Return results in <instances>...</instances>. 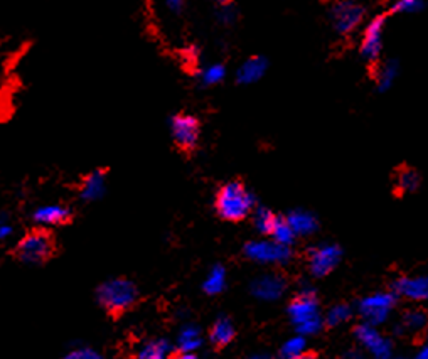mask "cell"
Wrapping results in <instances>:
<instances>
[{"mask_svg":"<svg viewBox=\"0 0 428 359\" xmlns=\"http://www.w3.org/2000/svg\"><path fill=\"white\" fill-rule=\"evenodd\" d=\"M253 194L239 181L226 182L216 193L214 209L225 221H241L253 211Z\"/></svg>","mask_w":428,"mask_h":359,"instance_id":"1","label":"cell"},{"mask_svg":"<svg viewBox=\"0 0 428 359\" xmlns=\"http://www.w3.org/2000/svg\"><path fill=\"white\" fill-rule=\"evenodd\" d=\"M140 292L134 282L129 278H111L103 282L97 290L100 305L110 316H122L138 302Z\"/></svg>","mask_w":428,"mask_h":359,"instance_id":"2","label":"cell"},{"mask_svg":"<svg viewBox=\"0 0 428 359\" xmlns=\"http://www.w3.org/2000/svg\"><path fill=\"white\" fill-rule=\"evenodd\" d=\"M14 255L27 265H41L56 255V239L47 230H33L15 245Z\"/></svg>","mask_w":428,"mask_h":359,"instance_id":"3","label":"cell"},{"mask_svg":"<svg viewBox=\"0 0 428 359\" xmlns=\"http://www.w3.org/2000/svg\"><path fill=\"white\" fill-rule=\"evenodd\" d=\"M289 316L300 336H315L321 333L326 319L319 312V302L315 294H299L289 305Z\"/></svg>","mask_w":428,"mask_h":359,"instance_id":"4","label":"cell"},{"mask_svg":"<svg viewBox=\"0 0 428 359\" xmlns=\"http://www.w3.org/2000/svg\"><path fill=\"white\" fill-rule=\"evenodd\" d=\"M364 7L358 0H334L329 7L332 27L339 35H351L364 21Z\"/></svg>","mask_w":428,"mask_h":359,"instance_id":"5","label":"cell"},{"mask_svg":"<svg viewBox=\"0 0 428 359\" xmlns=\"http://www.w3.org/2000/svg\"><path fill=\"white\" fill-rule=\"evenodd\" d=\"M171 135L181 152L191 154L201 138V123L191 113H177L171 118Z\"/></svg>","mask_w":428,"mask_h":359,"instance_id":"6","label":"cell"},{"mask_svg":"<svg viewBox=\"0 0 428 359\" xmlns=\"http://www.w3.org/2000/svg\"><path fill=\"white\" fill-rule=\"evenodd\" d=\"M245 255L250 260L263 265H283L292 258V250L275 239H257L246 243Z\"/></svg>","mask_w":428,"mask_h":359,"instance_id":"7","label":"cell"},{"mask_svg":"<svg viewBox=\"0 0 428 359\" xmlns=\"http://www.w3.org/2000/svg\"><path fill=\"white\" fill-rule=\"evenodd\" d=\"M395 304V292H376L359 301L358 312L363 317V322L379 326L386 322V319L390 317Z\"/></svg>","mask_w":428,"mask_h":359,"instance_id":"8","label":"cell"},{"mask_svg":"<svg viewBox=\"0 0 428 359\" xmlns=\"http://www.w3.org/2000/svg\"><path fill=\"white\" fill-rule=\"evenodd\" d=\"M342 251L334 243H319L309 250V270L314 277H326L339 265Z\"/></svg>","mask_w":428,"mask_h":359,"instance_id":"9","label":"cell"},{"mask_svg":"<svg viewBox=\"0 0 428 359\" xmlns=\"http://www.w3.org/2000/svg\"><path fill=\"white\" fill-rule=\"evenodd\" d=\"M354 336L358 339L359 344L363 346L367 353L374 359H388L391 358V341L383 336L376 326L363 322L354 329Z\"/></svg>","mask_w":428,"mask_h":359,"instance_id":"10","label":"cell"},{"mask_svg":"<svg viewBox=\"0 0 428 359\" xmlns=\"http://www.w3.org/2000/svg\"><path fill=\"white\" fill-rule=\"evenodd\" d=\"M385 26H386V17L385 15H376L367 22V26L364 27L363 39H361V51L363 59L366 61L374 63L378 61L379 56L383 51V38H385Z\"/></svg>","mask_w":428,"mask_h":359,"instance_id":"11","label":"cell"},{"mask_svg":"<svg viewBox=\"0 0 428 359\" xmlns=\"http://www.w3.org/2000/svg\"><path fill=\"white\" fill-rule=\"evenodd\" d=\"M287 290V282L278 273H265L260 275L251 282V294L260 301L271 302L278 301Z\"/></svg>","mask_w":428,"mask_h":359,"instance_id":"12","label":"cell"},{"mask_svg":"<svg viewBox=\"0 0 428 359\" xmlns=\"http://www.w3.org/2000/svg\"><path fill=\"white\" fill-rule=\"evenodd\" d=\"M393 292L408 298V301H428V275L398 278L393 283Z\"/></svg>","mask_w":428,"mask_h":359,"instance_id":"13","label":"cell"},{"mask_svg":"<svg viewBox=\"0 0 428 359\" xmlns=\"http://www.w3.org/2000/svg\"><path fill=\"white\" fill-rule=\"evenodd\" d=\"M268 70V61L263 56H251L236 71V81L239 85H253L258 79L265 77Z\"/></svg>","mask_w":428,"mask_h":359,"instance_id":"14","label":"cell"},{"mask_svg":"<svg viewBox=\"0 0 428 359\" xmlns=\"http://www.w3.org/2000/svg\"><path fill=\"white\" fill-rule=\"evenodd\" d=\"M73 216L70 207L63 205H47L41 206L35 209L34 213V221L38 225L44 226H56V225H65Z\"/></svg>","mask_w":428,"mask_h":359,"instance_id":"15","label":"cell"},{"mask_svg":"<svg viewBox=\"0 0 428 359\" xmlns=\"http://www.w3.org/2000/svg\"><path fill=\"white\" fill-rule=\"evenodd\" d=\"M106 189V173L102 169L93 170L83 179V184L79 187V196L83 201H97L105 194Z\"/></svg>","mask_w":428,"mask_h":359,"instance_id":"16","label":"cell"},{"mask_svg":"<svg viewBox=\"0 0 428 359\" xmlns=\"http://www.w3.org/2000/svg\"><path fill=\"white\" fill-rule=\"evenodd\" d=\"M287 221L290 223V226L294 228L297 237H310L315 231L319 230V221L315 218V214H312L310 211L306 209H295L290 211Z\"/></svg>","mask_w":428,"mask_h":359,"instance_id":"17","label":"cell"},{"mask_svg":"<svg viewBox=\"0 0 428 359\" xmlns=\"http://www.w3.org/2000/svg\"><path fill=\"white\" fill-rule=\"evenodd\" d=\"M235 339V326L228 317H219L209 330V341L216 348H226Z\"/></svg>","mask_w":428,"mask_h":359,"instance_id":"18","label":"cell"},{"mask_svg":"<svg viewBox=\"0 0 428 359\" xmlns=\"http://www.w3.org/2000/svg\"><path fill=\"white\" fill-rule=\"evenodd\" d=\"M398 74L399 65L396 59H386L385 63H381L378 66V71H376V88H378V91L385 93V91L390 90L395 85Z\"/></svg>","mask_w":428,"mask_h":359,"instance_id":"19","label":"cell"},{"mask_svg":"<svg viewBox=\"0 0 428 359\" xmlns=\"http://www.w3.org/2000/svg\"><path fill=\"white\" fill-rule=\"evenodd\" d=\"M179 351H186V353H196L203 346L201 330L198 326L187 324L184 326L177 337Z\"/></svg>","mask_w":428,"mask_h":359,"instance_id":"20","label":"cell"},{"mask_svg":"<svg viewBox=\"0 0 428 359\" xmlns=\"http://www.w3.org/2000/svg\"><path fill=\"white\" fill-rule=\"evenodd\" d=\"M171 344L166 339H152L138 351V359H169Z\"/></svg>","mask_w":428,"mask_h":359,"instance_id":"21","label":"cell"},{"mask_svg":"<svg viewBox=\"0 0 428 359\" xmlns=\"http://www.w3.org/2000/svg\"><path fill=\"white\" fill-rule=\"evenodd\" d=\"M226 287V270L223 265H214L206 280L203 283V290L207 295L221 294Z\"/></svg>","mask_w":428,"mask_h":359,"instance_id":"22","label":"cell"},{"mask_svg":"<svg viewBox=\"0 0 428 359\" xmlns=\"http://www.w3.org/2000/svg\"><path fill=\"white\" fill-rule=\"evenodd\" d=\"M226 78V66L221 63H213V65L203 67L199 71V81L203 86H214L219 85Z\"/></svg>","mask_w":428,"mask_h":359,"instance_id":"23","label":"cell"},{"mask_svg":"<svg viewBox=\"0 0 428 359\" xmlns=\"http://www.w3.org/2000/svg\"><path fill=\"white\" fill-rule=\"evenodd\" d=\"M306 346H307L306 336H300V334L299 336L287 339L278 351V358L280 359H295L302 353H306Z\"/></svg>","mask_w":428,"mask_h":359,"instance_id":"24","label":"cell"},{"mask_svg":"<svg viewBox=\"0 0 428 359\" xmlns=\"http://www.w3.org/2000/svg\"><path fill=\"white\" fill-rule=\"evenodd\" d=\"M271 237H274L275 241L282 243V245L285 246H290L292 243L295 241V238H297V234H295L290 223L287 221V218H278L277 223H275L274 230H271Z\"/></svg>","mask_w":428,"mask_h":359,"instance_id":"25","label":"cell"},{"mask_svg":"<svg viewBox=\"0 0 428 359\" xmlns=\"http://www.w3.org/2000/svg\"><path fill=\"white\" fill-rule=\"evenodd\" d=\"M278 216H275L270 209L267 207H258L253 214V223L255 228H257L262 234H271L275 223H277Z\"/></svg>","mask_w":428,"mask_h":359,"instance_id":"26","label":"cell"},{"mask_svg":"<svg viewBox=\"0 0 428 359\" xmlns=\"http://www.w3.org/2000/svg\"><path fill=\"white\" fill-rule=\"evenodd\" d=\"M420 186V175L413 169H403L396 175V187L402 193H413Z\"/></svg>","mask_w":428,"mask_h":359,"instance_id":"27","label":"cell"},{"mask_svg":"<svg viewBox=\"0 0 428 359\" xmlns=\"http://www.w3.org/2000/svg\"><path fill=\"white\" fill-rule=\"evenodd\" d=\"M353 316V309H351L347 304H338V305H332L329 310H327L326 314V324L329 326H341L344 322H347Z\"/></svg>","mask_w":428,"mask_h":359,"instance_id":"28","label":"cell"},{"mask_svg":"<svg viewBox=\"0 0 428 359\" xmlns=\"http://www.w3.org/2000/svg\"><path fill=\"white\" fill-rule=\"evenodd\" d=\"M427 322H428L427 314L423 312V310H418V309L408 310V312L402 319V326L405 327V330H413V333H417V330H422L423 327L427 326Z\"/></svg>","mask_w":428,"mask_h":359,"instance_id":"29","label":"cell"},{"mask_svg":"<svg viewBox=\"0 0 428 359\" xmlns=\"http://www.w3.org/2000/svg\"><path fill=\"white\" fill-rule=\"evenodd\" d=\"M425 0H393L391 2V12L393 14H417L423 10Z\"/></svg>","mask_w":428,"mask_h":359,"instance_id":"30","label":"cell"},{"mask_svg":"<svg viewBox=\"0 0 428 359\" xmlns=\"http://www.w3.org/2000/svg\"><path fill=\"white\" fill-rule=\"evenodd\" d=\"M63 359H103V356L93 348L81 346V348H74L68 351L65 356H63Z\"/></svg>","mask_w":428,"mask_h":359,"instance_id":"31","label":"cell"},{"mask_svg":"<svg viewBox=\"0 0 428 359\" xmlns=\"http://www.w3.org/2000/svg\"><path fill=\"white\" fill-rule=\"evenodd\" d=\"M218 19L219 22L225 24V26H231L236 19V10L233 3H231V6H221V9L218 12Z\"/></svg>","mask_w":428,"mask_h":359,"instance_id":"32","label":"cell"},{"mask_svg":"<svg viewBox=\"0 0 428 359\" xmlns=\"http://www.w3.org/2000/svg\"><path fill=\"white\" fill-rule=\"evenodd\" d=\"M166 6L174 14H181L184 7H186V0H166Z\"/></svg>","mask_w":428,"mask_h":359,"instance_id":"33","label":"cell"},{"mask_svg":"<svg viewBox=\"0 0 428 359\" xmlns=\"http://www.w3.org/2000/svg\"><path fill=\"white\" fill-rule=\"evenodd\" d=\"M10 234H12V226L9 225V223H7L6 216H2V214H0V241H2V239H6V238H9Z\"/></svg>","mask_w":428,"mask_h":359,"instance_id":"34","label":"cell"},{"mask_svg":"<svg viewBox=\"0 0 428 359\" xmlns=\"http://www.w3.org/2000/svg\"><path fill=\"white\" fill-rule=\"evenodd\" d=\"M174 359H201L196 353H186V351H179V354H175Z\"/></svg>","mask_w":428,"mask_h":359,"instance_id":"35","label":"cell"},{"mask_svg":"<svg viewBox=\"0 0 428 359\" xmlns=\"http://www.w3.org/2000/svg\"><path fill=\"white\" fill-rule=\"evenodd\" d=\"M415 359H428V333H427V339H425V344L422 346V349L418 351L417 358Z\"/></svg>","mask_w":428,"mask_h":359,"instance_id":"36","label":"cell"},{"mask_svg":"<svg viewBox=\"0 0 428 359\" xmlns=\"http://www.w3.org/2000/svg\"><path fill=\"white\" fill-rule=\"evenodd\" d=\"M346 359H366V356H364L361 351H351V353H347Z\"/></svg>","mask_w":428,"mask_h":359,"instance_id":"37","label":"cell"},{"mask_svg":"<svg viewBox=\"0 0 428 359\" xmlns=\"http://www.w3.org/2000/svg\"><path fill=\"white\" fill-rule=\"evenodd\" d=\"M248 359H270V356H268V354H265V353H257V354H251V356Z\"/></svg>","mask_w":428,"mask_h":359,"instance_id":"38","label":"cell"},{"mask_svg":"<svg viewBox=\"0 0 428 359\" xmlns=\"http://www.w3.org/2000/svg\"><path fill=\"white\" fill-rule=\"evenodd\" d=\"M295 359H315V356H314V354H310V353H302V354H300V356H297Z\"/></svg>","mask_w":428,"mask_h":359,"instance_id":"39","label":"cell"},{"mask_svg":"<svg viewBox=\"0 0 428 359\" xmlns=\"http://www.w3.org/2000/svg\"><path fill=\"white\" fill-rule=\"evenodd\" d=\"M216 2H218L219 6H231V3H233L235 0H216Z\"/></svg>","mask_w":428,"mask_h":359,"instance_id":"40","label":"cell"},{"mask_svg":"<svg viewBox=\"0 0 428 359\" xmlns=\"http://www.w3.org/2000/svg\"><path fill=\"white\" fill-rule=\"evenodd\" d=\"M388 359H406V358H388Z\"/></svg>","mask_w":428,"mask_h":359,"instance_id":"41","label":"cell"}]
</instances>
